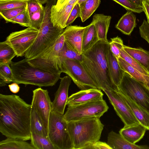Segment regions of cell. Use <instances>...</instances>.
I'll list each match as a JSON object with an SVG mask.
<instances>
[{
    "mask_svg": "<svg viewBox=\"0 0 149 149\" xmlns=\"http://www.w3.org/2000/svg\"><path fill=\"white\" fill-rule=\"evenodd\" d=\"M80 4L77 2L74 6L70 13L66 23V27L72 24L77 18L80 17Z\"/></svg>",
    "mask_w": 149,
    "mask_h": 149,
    "instance_id": "obj_41",
    "label": "cell"
},
{
    "mask_svg": "<svg viewBox=\"0 0 149 149\" xmlns=\"http://www.w3.org/2000/svg\"><path fill=\"white\" fill-rule=\"evenodd\" d=\"M124 50L149 72V51L123 45Z\"/></svg>",
    "mask_w": 149,
    "mask_h": 149,
    "instance_id": "obj_24",
    "label": "cell"
},
{
    "mask_svg": "<svg viewBox=\"0 0 149 149\" xmlns=\"http://www.w3.org/2000/svg\"><path fill=\"white\" fill-rule=\"evenodd\" d=\"M133 12L128 11L118 21L116 27L125 34L130 35L136 26V16Z\"/></svg>",
    "mask_w": 149,
    "mask_h": 149,
    "instance_id": "obj_23",
    "label": "cell"
},
{
    "mask_svg": "<svg viewBox=\"0 0 149 149\" xmlns=\"http://www.w3.org/2000/svg\"><path fill=\"white\" fill-rule=\"evenodd\" d=\"M103 99L81 104L68 105L64 118L67 122L92 118H100L109 109Z\"/></svg>",
    "mask_w": 149,
    "mask_h": 149,
    "instance_id": "obj_9",
    "label": "cell"
},
{
    "mask_svg": "<svg viewBox=\"0 0 149 149\" xmlns=\"http://www.w3.org/2000/svg\"><path fill=\"white\" fill-rule=\"evenodd\" d=\"M103 91L124 125L140 123L118 91L104 90Z\"/></svg>",
    "mask_w": 149,
    "mask_h": 149,
    "instance_id": "obj_13",
    "label": "cell"
},
{
    "mask_svg": "<svg viewBox=\"0 0 149 149\" xmlns=\"http://www.w3.org/2000/svg\"><path fill=\"white\" fill-rule=\"evenodd\" d=\"M118 91L149 112V90L144 83L124 72Z\"/></svg>",
    "mask_w": 149,
    "mask_h": 149,
    "instance_id": "obj_8",
    "label": "cell"
},
{
    "mask_svg": "<svg viewBox=\"0 0 149 149\" xmlns=\"http://www.w3.org/2000/svg\"><path fill=\"white\" fill-rule=\"evenodd\" d=\"M100 118L92 117L67 122L73 149H83L99 141L104 126Z\"/></svg>",
    "mask_w": 149,
    "mask_h": 149,
    "instance_id": "obj_4",
    "label": "cell"
},
{
    "mask_svg": "<svg viewBox=\"0 0 149 149\" xmlns=\"http://www.w3.org/2000/svg\"><path fill=\"white\" fill-rule=\"evenodd\" d=\"M29 0H0V10L26 6Z\"/></svg>",
    "mask_w": 149,
    "mask_h": 149,
    "instance_id": "obj_36",
    "label": "cell"
},
{
    "mask_svg": "<svg viewBox=\"0 0 149 149\" xmlns=\"http://www.w3.org/2000/svg\"><path fill=\"white\" fill-rule=\"evenodd\" d=\"M109 48L108 41L99 40L92 47L82 53L81 63L99 89L118 91L108 68L107 54Z\"/></svg>",
    "mask_w": 149,
    "mask_h": 149,
    "instance_id": "obj_2",
    "label": "cell"
},
{
    "mask_svg": "<svg viewBox=\"0 0 149 149\" xmlns=\"http://www.w3.org/2000/svg\"><path fill=\"white\" fill-rule=\"evenodd\" d=\"M30 140L35 149H56L49 137L31 132Z\"/></svg>",
    "mask_w": 149,
    "mask_h": 149,
    "instance_id": "obj_30",
    "label": "cell"
},
{
    "mask_svg": "<svg viewBox=\"0 0 149 149\" xmlns=\"http://www.w3.org/2000/svg\"><path fill=\"white\" fill-rule=\"evenodd\" d=\"M120 57L140 72L149 76V72L138 62L129 55L124 49L120 51Z\"/></svg>",
    "mask_w": 149,
    "mask_h": 149,
    "instance_id": "obj_34",
    "label": "cell"
},
{
    "mask_svg": "<svg viewBox=\"0 0 149 149\" xmlns=\"http://www.w3.org/2000/svg\"><path fill=\"white\" fill-rule=\"evenodd\" d=\"M121 69L136 80L143 83L149 81V76L137 70L121 57L117 59Z\"/></svg>",
    "mask_w": 149,
    "mask_h": 149,
    "instance_id": "obj_28",
    "label": "cell"
},
{
    "mask_svg": "<svg viewBox=\"0 0 149 149\" xmlns=\"http://www.w3.org/2000/svg\"><path fill=\"white\" fill-rule=\"evenodd\" d=\"M68 0H57L56 4L55 6L56 7L58 6L63 4Z\"/></svg>",
    "mask_w": 149,
    "mask_h": 149,
    "instance_id": "obj_48",
    "label": "cell"
},
{
    "mask_svg": "<svg viewBox=\"0 0 149 149\" xmlns=\"http://www.w3.org/2000/svg\"><path fill=\"white\" fill-rule=\"evenodd\" d=\"M99 40L94 25L91 23L84 31L82 44V53L92 47Z\"/></svg>",
    "mask_w": 149,
    "mask_h": 149,
    "instance_id": "obj_25",
    "label": "cell"
},
{
    "mask_svg": "<svg viewBox=\"0 0 149 149\" xmlns=\"http://www.w3.org/2000/svg\"><path fill=\"white\" fill-rule=\"evenodd\" d=\"M142 8L145 13L147 22L149 24V0H143L142 2Z\"/></svg>",
    "mask_w": 149,
    "mask_h": 149,
    "instance_id": "obj_45",
    "label": "cell"
},
{
    "mask_svg": "<svg viewBox=\"0 0 149 149\" xmlns=\"http://www.w3.org/2000/svg\"><path fill=\"white\" fill-rule=\"evenodd\" d=\"M148 130L145 126L140 123L124 125L119 133L129 143L135 144L143 137Z\"/></svg>",
    "mask_w": 149,
    "mask_h": 149,
    "instance_id": "obj_18",
    "label": "cell"
},
{
    "mask_svg": "<svg viewBox=\"0 0 149 149\" xmlns=\"http://www.w3.org/2000/svg\"><path fill=\"white\" fill-rule=\"evenodd\" d=\"M111 16L103 14H95L92 22L95 26L99 40L108 41L107 34L111 19Z\"/></svg>",
    "mask_w": 149,
    "mask_h": 149,
    "instance_id": "obj_21",
    "label": "cell"
},
{
    "mask_svg": "<svg viewBox=\"0 0 149 149\" xmlns=\"http://www.w3.org/2000/svg\"></svg>",
    "mask_w": 149,
    "mask_h": 149,
    "instance_id": "obj_52",
    "label": "cell"
},
{
    "mask_svg": "<svg viewBox=\"0 0 149 149\" xmlns=\"http://www.w3.org/2000/svg\"><path fill=\"white\" fill-rule=\"evenodd\" d=\"M31 106L19 96L0 94V132L7 138L31 139Z\"/></svg>",
    "mask_w": 149,
    "mask_h": 149,
    "instance_id": "obj_1",
    "label": "cell"
},
{
    "mask_svg": "<svg viewBox=\"0 0 149 149\" xmlns=\"http://www.w3.org/2000/svg\"><path fill=\"white\" fill-rule=\"evenodd\" d=\"M110 49L116 58L120 57V51L123 48V43L122 39L117 36L111 39L109 42Z\"/></svg>",
    "mask_w": 149,
    "mask_h": 149,
    "instance_id": "obj_38",
    "label": "cell"
},
{
    "mask_svg": "<svg viewBox=\"0 0 149 149\" xmlns=\"http://www.w3.org/2000/svg\"><path fill=\"white\" fill-rule=\"evenodd\" d=\"M16 56L13 49L4 41L0 42V64L8 63Z\"/></svg>",
    "mask_w": 149,
    "mask_h": 149,
    "instance_id": "obj_32",
    "label": "cell"
},
{
    "mask_svg": "<svg viewBox=\"0 0 149 149\" xmlns=\"http://www.w3.org/2000/svg\"><path fill=\"white\" fill-rule=\"evenodd\" d=\"M13 74L10 64H0V86H5L6 84L13 82Z\"/></svg>",
    "mask_w": 149,
    "mask_h": 149,
    "instance_id": "obj_33",
    "label": "cell"
},
{
    "mask_svg": "<svg viewBox=\"0 0 149 149\" xmlns=\"http://www.w3.org/2000/svg\"><path fill=\"white\" fill-rule=\"evenodd\" d=\"M54 4L52 6L50 12V18L54 26L64 29L70 13L74 5L67 2L56 7Z\"/></svg>",
    "mask_w": 149,
    "mask_h": 149,
    "instance_id": "obj_17",
    "label": "cell"
},
{
    "mask_svg": "<svg viewBox=\"0 0 149 149\" xmlns=\"http://www.w3.org/2000/svg\"><path fill=\"white\" fill-rule=\"evenodd\" d=\"M8 22L17 24L24 27H31L27 4L23 11L15 17L10 19Z\"/></svg>",
    "mask_w": 149,
    "mask_h": 149,
    "instance_id": "obj_35",
    "label": "cell"
},
{
    "mask_svg": "<svg viewBox=\"0 0 149 149\" xmlns=\"http://www.w3.org/2000/svg\"><path fill=\"white\" fill-rule=\"evenodd\" d=\"M45 7L38 11L29 13L31 27L39 30L43 20Z\"/></svg>",
    "mask_w": 149,
    "mask_h": 149,
    "instance_id": "obj_37",
    "label": "cell"
},
{
    "mask_svg": "<svg viewBox=\"0 0 149 149\" xmlns=\"http://www.w3.org/2000/svg\"><path fill=\"white\" fill-rule=\"evenodd\" d=\"M39 30L31 27L13 32L6 38V42L14 51L17 57L24 56L34 43Z\"/></svg>",
    "mask_w": 149,
    "mask_h": 149,
    "instance_id": "obj_11",
    "label": "cell"
},
{
    "mask_svg": "<svg viewBox=\"0 0 149 149\" xmlns=\"http://www.w3.org/2000/svg\"><path fill=\"white\" fill-rule=\"evenodd\" d=\"M27 6L29 13L36 12L44 7L42 4L34 0H29Z\"/></svg>",
    "mask_w": 149,
    "mask_h": 149,
    "instance_id": "obj_43",
    "label": "cell"
},
{
    "mask_svg": "<svg viewBox=\"0 0 149 149\" xmlns=\"http://www.w3.org/2000/svg\"><path fill=\"white\" fill-rule=\"evenodd\" d=\"M53 4L51 1L46 3L43 20L37 36L33 45L25 54V58H33L40 53L63 33L64 29L54 26L51 22L50 12Z\"/></svg>",
    "mask_w": 149,
    "mask_h": 149,
    "instance_id": "obj_5",
    "label": "cell"
},
{
    "mask_svg": "<svg viewBox=\"0 0 149 149\" xmlns=\"http://www.w3.org/2000/svg\"><path fill=\"white\" fill-rule=\"evenodd\" d=\"M145 85H146V86L147 87V88L149 90V81L146 82L144 83Z\"/></svg>",
    "mask_w": 149,
    "mask_h": 149,
    "instance_id": "obj_51",
    "label": "cell"
},
{
    "mask_svg": "<svg viewBox=\"0 0 149 149\" xmlns=\"http://www.w3.org/2000/svg\"><path fill=\"white\" fill-rule=\"evenodd\" d=\"M139 31L141 37L149 44V24L145 19L143 20L141 25L139 27Z\"/></svg>",
    "mask_w": 149,
    "mask_h": 149,
    "instance_id": "obj_42",
    "label": "cell"
},
{
    "mask_svg": "<svg viewBox=\"0 0 149 149\" xmlns=\"http://www.w3.org/2000/svg\"><path fill=\"white\" fill-rule=\"evenodd\" d=\"M66 59L74 60L81 63L82 61V56L81 54H78L65 42L63 46L58 54V61L59 68L61 61Z\"/></svg>",
    "mask_w": 149,
    "mask_h": 149,
    "instance_id": "obj_31",
    "label": "cell"
},
{
    "mask_svg": "<svg viewBox=\"0 0 149 149\" xmlns=\"http://www.w3.org/2000/svg\"><path fill=\"white\" fill-rule=\"evenodd\" d=\"M26 5L25 6L0 10L1 17L6 21V23H8L10 19L23 11L25 9Z\"/></svg>",
    "mask_w": 149,
    "mask_h": 149,
    "instance_id": "obj_39",
    "label": "cell"
},
{
    "mask_svg": "<svg viewBox=\"0 0 149 149\" xmlns=\"http://www.w3.org/2000/svg\"><path fill=\"white\" fill-rule=\"evenodd\" d=\"M103 94L100 89L90 88L81 91L68 97L66 105H74L103 99Z\"/></svg>",
    "mask_w": 149,
    "mask_h": 149,
    "instance_id": "obj_16",
    "label": "cell"
},
{
    "mask_svg": "<svg viewBox=\"0 0 149 149\" xmlns=\"http://www.w3.org/2000/svg\"><path fill=\"white\" fill-rule=\"evenodd\" d=\"M64 43V36L62 33L40 53L33 58L26 59L32 66L52 73L61 74L58 58Z\"/></svg>",
    "mask_w": 149,
    "mask_h": 149,
    "instance_id": "obj_6",
    "label": "cell"
},
{
    "mask_svg": "<svg viewBox=\"0 0 149 149\" xmlns=\"http://www.w3.org/2000/svg\"><path fill=\"white\" fill-rule=\"evenodd\" d=\"M86 27L77 25L69 26L66 27L63 33L65 42L80 55L82 54V38Z\"/></svg>",
    "mask_w": 149,
    "mask_h": 149,
    "instance_id": "obj_15",
    "label": "cell"
},
{
    "mask_svg": "<svg viewBox=\"0 0 149 149\" xmlns=\"http://www.w3.org/2000/svg\"><path fill=\"white\" fill-rule=\"evenodd\" d=\"M86 0H77V3L79 4H80L81 3Z\"/></svg>",
    "mask_w": 149,
    "mask_h": 149,
    "instance_id": "obj_50",
    "label": "cell"
},
{
    "mask_svg": "<svg viewBox=\"0 0 149 149\" xmlns=\"http://www.w3.org/2000/svg\"><path fill=\"white\" fill-rule=\"evenodd\" d=\"M42 4L46 3L49 0H34Z\"/></svg>",
    "mask_w": 149,
    "mask_h": 149,
    "instance_id": "obj_49",
    "label": "cell"
},
{
    "mask_svg": "<svg viewBox=\"0 0 149 149\" xmlns=\"http://www.w3.org/2000/svg\"><path fill=\"white\" fill-rule=\"evenodd\" d=\"M132 3L142 7V2L143 0H129Z\"/></svg>",
    "mask_w": 149,
    "mask_h": 149,
    "instance_id": "obj_47",
    "label": "cell"
},
{
    "mask_svg": "<svg viewBox=\"0 0 149 149\" xmlns=\"http://www.w3.org/2000/svg\"><path fill=\"white\" fill-rule=\"evenodd\" d=\"M100 2V0H86L80 4V17L82 22L91 17L99 6Z\"/></svg>",
    "mask_w": 149,
    "mask_h": 149,
    "instance_id": "obj_29",
    "label": "cell"
},
{
    "mask_svg": "<svg viewBox=\"0 0 149 149\" xmlns=\"http://www.w3.org/2000/svg\"><path fill=\"white\" fill-rule=\"evenodd\" d=\"M49 137L56 149H73L64 114L52 110L48 124Z\"/></svg>",
    "mask_w": 149,
    "mask_h": 149,
    "instance_id": "obj_7",
    "label": "cell"
},
{
    "mask_svg": "<svg viewBox=\"0 0 149 149\" xmlns=\"http://www.w3.org/2000/svg\"><path fill=\"white\" fill-rule=\"evenodd\" d=\"M60 81L55 94L54 99L52 102V110L64 114L68 98V92L72 79L68 76L60 78Z\"/></svg>",
    "mask_w": 149,
    "mask_h": 149,
    "instance_id": "obj_14",
    "label": "cell"
},
{
    "mask_svg": "<svg viewBox=\"0 0 149 149\" xmlns=\"http://www.w3.org/2000/svg\"><path fill=\"white\" fill-rule=\"evenodd\" d=\"M107 143L112 149H149L147 145H138L129 143L119 133L113 131L108 134Z\"/></svg>",
    "mask_w": 149,
    "mask_h": 149,
    "instance_id": "obj_19",
    "label": "cell"
},
{
    "mask_svg": "<svg viewBox=\"0 0 149 149\" xmlns=\"http://www.w3.org/2000/svg\"><path fill=\"white\" fill-rule=\"evenodd\" d=\"M31 106L40 118L48 131L49 118L52 110V102L47 90L39 88L33 91Z\"/></svg>",
    "mask_w": 149,
    "mask_h": 149,
    "instance_id": "obj_12",
    "label": "cell"
},
{
    "mask_svg": "<svg viewBox=\"0 0 149 149\" xmlns=\"http://www.w3.org/2000/svg\"><path fill=\"white\" fill-rule=\"evenodd\" d=\"M10 65L13 74V82L18 84L52 86L60 78L61 74L52 73L31 65L26 58L16 62L12 61Z\"/></svg>",
    "mask_w": 149,
    "mask_h": 149,
    "instance_id": "obj_3",
    "label": "cell"
},
{
    "mask_svg": "<svg viewBox=\"0 0 149 149\" xmlns=\"http://www.w3.org/2000/svg\"><path fill=\"white\" fill-rule=\"evenodd\" d=\"M17 83L13 82V83L8 85L9 89L11 92L14 93H18L20 90V87Z\"/></svg>",
    "mask_w": 149,
    "mask_h": 149,
    "instance_id": "obj_46",
    "label": "cell"
},
{
    "mask_svg": "<svg viewBox=\"0 0 149 149\" xmlns=\"http://www.w3.org/2000/svg\"><path fill=\"white\" fill-rule=\"evenodd\" d=\"M31 132L46 137H49L48 131L37 113L31 107L30 120Z\"/></svg>",
    "mask_w": 149,
    "mask_h": 149,
    "instance_id": "obj_26",
    "label": "cell"
},
{
    "mask_svg": "<svg viewBox=\"0 0 149 149\" xmlns=\"http://www.w3.org/2000/svg\"><path fill=\"white\" fill-rule=\"evenodd\" d=\"M83 149H112L107 143L99 141L89 144Z\"/></svg>",
    "mask_w": 149,
    "mask_h": 149,
    "instance_id": "obj_44",
    "label": "cell"
},
{
    "mask_svg": "<svg viewBox=\"0 0 149 149\" xmlns=\"http://www.w3.org/2000/svg\"><path fill=\"white\" fill-rule=\"evenodd\" d=\"M122 6L128 11L140 13L143 12L141 7L131 3L129 0H112Z\"/></svg>",
    "mask_w": 149,
    "mask_h": 149,
    "instance_id": "obj_40",
    "label": "cell"
},
{
    "mask_svg": "<svg viewBox=\"0 0 149 149\" xmlns=\"http://www.w3.org/2000/svg\"><path fill=\"white\" fill-rule=\"evenodd\" d=\"M133 113L140 123L149 129V112L130 98L120 92Z\"/></svg>",
    "mask_w": 149,
    "mask_h": 149,
    "instance_id": "obj_20",
    "label": "cell"
},
{
    "mask_svg": "<svg viewBox=\"0 0 149 149\" xmlns=\"http://www.w3.org/2000/svg\"><path fill=\"white\" fill-rule=\"evenodd\" d=\"M0 149H35L26 141L7 138L0 142Z\"/></svg>",
    "mask_w": 149,
    "mask_h": 149,
    "instance_id": "obj_27",
    "label": "cell"
},
{
    "mask_svg": "<svg viewBox=\"0 0 149 149\" xmlns=\"http://www.w3.org/2000/svg\"><path fill=\"white\" fill-rule=\"evenodd\" d=\"M107 60L111 78L114 84L118 87L125 72L121 68L117 59L111 52L110 47L107 54Z\"/></svg>",
    "mask_w": 149,
    "mask_h": 149,
    "instance_id": "obj_22",
    "label": "cell"
},
{
    "mask_svg": "<svg viewBox=\"0 0 149 149\" xmlns=\"http://www.w3.org/2000/svg\"><path fill=\"white\" fill-rule=\"evenodd\" d=\"M59 68L61 73L67 74L81 90L99 89L80 62L70 59L65 60L61 61Z\"/></svg>",
    "mask_w": 149,
    "mask_h": 149,
    "instance_id": "obj_10",
    "label": "cell"
}]
</instances>
